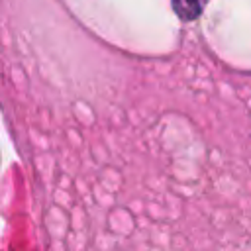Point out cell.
<instances>
[{
  "instance_id": "obj_1",
  "label": "cell",
  "mask_w": 251,
  "mask_h": 251,
  "mask_svg": "<svg viewBox=\"0 0 251 251\" xmlns=\"http://www.w3.org/2000/svg\"><path fill=\"white\" fill-rule=\"evenodd\" d=\"M208 0H173V8H175V14L180 18V20H196L204 6H206Z\"/></svg>"
}]
</instances>
